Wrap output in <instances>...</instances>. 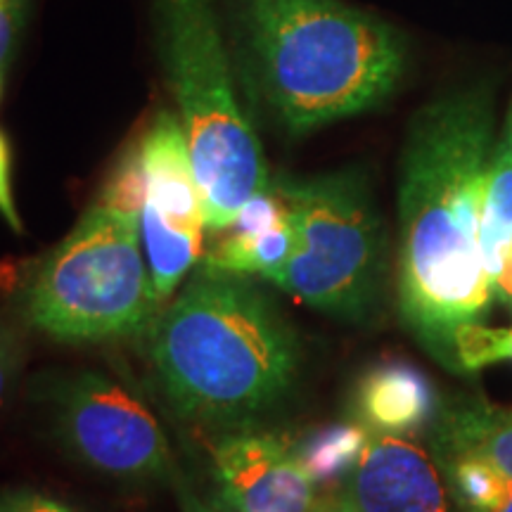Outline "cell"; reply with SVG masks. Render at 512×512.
<instances>
[{
  "instance_id": "cell-1",
  "label": "cell",
  "mask_w": 512,
  "mask_h": 512,
  "mask_svg": "<svg viewBox=\"0 0 512 512\" xmlns=\"http://www.w3.org/2000/svg\"><path fill=\"white\" fill-rule=\"evenodd\" d=\"M494 145V93L475 86L427 102L401 152L399 313L420 347L456 375L460 332L484 325L496 302L482 252Z\"/></svg>"
},
{
  "instance_id": "cell-2",
  "label": "cell",
  "mask_w": 512,
  "mask_h": 512,
  "mask_svg": "<svg viewBox=\"0 0 512 512\" xmlns=\"http://www.w3.org/2000/svg\"><path fill=\"white\" fill-rule=\"evenodd\" d=\"M147 358L181 418L226 430L273 411L302 363L297 335L268 294L245 275L200 266L147 330Z\"/></svg>"
},
{
  "instance_id": "cell-3",
  "label": "cell",
  "mask_w": 512,
  "mask_h": 512,
  "mask_svg": "<svg viewBox=\"0 0 512 512\" xmlns=\"http://www.w3.org/2000/svg\"><path fill=\"white\" fill-rule=\"evenodd\" d=\"M254 91L294 138L392 98L401 31L344 0H233Z\"/></svg>"
},
{
  "instance_id": "cell-4",
  "label": "cell",
  "mask_w": 512,
  "mask_h": 512,
  "mask_svg": "<svg viewBox=\"0 0 512 512\" xmlns=\"http://www.w3.org/2000/svg\"><path fill=\"white\" fill-rule=\"evenodd\" d=\"M159 60L178 105L211 233L271 185L264 147L238 98L216 0H152Z\"/></svg>"
},
{
  "instance_id": "cell-5",
  "label": "cell",
  "mask_w": 512,
  "mask_h": 512,
  "mask_svg": "<svg viewBox=\"0 0 512 512\" xmlns=\"http://www.w3.org/2000/svg\"><path fill=\"white\" fill-rule=\"evenodd\" d=\"M159 309L138 216L102 202L38 261L19 292L29 328L57 342L145 335Z\"/></svg>"
},
{
  "instance_id": "cell-6",
  "label": "cell",
  "mask_w": 512,
  "mask_h": 512,
  "mask_svg": "<svg viewBox=\"0 0 512 512\" xmlns=\"http://www.w3.org/2000/svg\"><path fill=\"white\" fill-rule=\"evenodd\" d=\"M287 204L294 252L273 285L328 316L366 320L380 302L387 238L358 169L273 181Z\"/></svg>"
},
{
  "instance_id": "cell-7",
  "label": "cell",
  "mask_w": 512,
  "mask_h": 512,
  "mask_svg": "<svg viewBox=\"0 0 512 512\" xmlns=\"http://www.w3.org/2000/svg\"><path fill=\"white\" fill-rule=\"evenodd\" d=\"M41 389L57 441L81 465L124 484L174 486L181 477L157 415L131 384L79 370Z\"/></svg>"
},
{
  "instance_id": "cell-8",
  "label": "cell",
  "mask_w": 512,
  "mask_h": 512,
  "mask_svg": "<svg viewBox=\"0 0 512 512\" xmlns=\"http://www.w3.org/2000/svg\"><path fill=\"white\" fill-rule=\"evenodd\" d=\"M209 470L226 512H320L316 484L280 432L226 430L211 446Z\"/></svg>"
},
{
  "instance_id": "cell-9",
  "label": "cell",
  "mask_w": 512,
  "mask_h": 512,
  "mask_svg": "<svg viewBox=\"0 0 512 512\" xmlns=\"http://www.w3.org/2000/svg\"><path fill=\"white\" fill-rule=\"evenodd\" d=\"M342 498L358 512H458L432 451L408 434L370 432Z\"/></svg>"
},
{
  "instance_id": "cell-10",
  "label": "cell",
  "mask_w": 512,
  "mask_h": 512,
  "mask_svg": "<svg viewBox=\"0 0 512 512\" xmlns=\"http://www.w3.org/2000/svg\"><path fill=\"white\" fill-rule=\"evenodd\" d=\"M136 145L145 181V200L140 209L155 211L192 230L207 228L202 190L178 114L159 110Z\"/></svg>"
},
{
  "instance_id": "cell-11",
  "label": "cell",
  "mask_w": 512,
  "mask_h": 512,
  "mask_svg": "<svg viewBox=\"0 0 512 512\" xmlns=\"http://www.w3.org/2000/svg\"><path fill=\"white\" fill-rule=\"evenodd\" d=\"M441 399L430 377L413 363L380 361L358 377L351 413L370 432L411 434L430 427Z\"/></svg>"
},
{
  "instance_id": "cell-12",
  "label": "cell",
  "mask_w": 512,
  "mask_h": 512,
  "mask_svg": "<svg viewBox=\"0 0 512 512\" xmlns=\"http://www.w3.org/2000/svg\"><path fill=\"white\" fill-rule=\"evenodd\" d=\"M430 448L477 458L512 477V411L477 394L441 401L430 425Z\"/></svg>"
},
{
  "instance_id": "cell-13",
  "label": "cell",
  "mask_w": 512,
  "mask_h": 512,
  "mask_svg": "<svg viewBox=\"0 0 512 512\" xmlns=\"http://www.w3.org/2000/svg\"><path fill=\"white\" fill-rule=\"evenodd\" d=\"M138 226L152 285L159 304H164L178 290L185 275L200 264L204 235L202 230L178 226L150 209H140Z\"/></svg>"
},
{
  "instance_id": "cell-14",
  "label": "cell",
  "mask_w": 512,
  "mask_h": 512,
  "mask_svg": "<svg viewBox=\"0 0 512 512\" xmlns=\"http://www.w3.org/2000/svg\"><path fill=\"white\" fill-rule=\"evenodd\" d=\"M368 439L370 430L361 422H332V425L313 430L302 441H294V448L313 484L335 486L351 477Z\"/></svg>"
},
{
  "instance_id": "cell-15",
  "label": "cell",
  "mask_w": 512,
  "mask_h": 512,
  "mask_svg": "<svg viewBox=\"0 0 512 512\" xmlns=\"http://www.w3.org/2000/svg\"><path fill=\"white\" fill-rule=\"evenodd\" d=\"M512 235V102L505 114L501 133L496 136L489 159L484 188L482 252L486 271L496 264L498 254ZM491 278V275H489Z\"/></svg>"
},
{
  "instance_id": "cell-16",
  "label": "cell",
  "mask_w": 512,
  "mask_h": 512,
  "mask_svg": "<svg viewBox=\"0 0 512 512\" xmlns=\"http://www.w3.org/2000/svg\"><path fill=\"white\" fill-rule=\"evenodd\" d=\"M432 456L444 472L458 512H512V477L460 453L432 451Z\"/></svg>"
},
{
  "instance_id": "cell-17",
  "label": "cell",
  "mask_w": 512,
  "mask_h": 512,
  "mask_svg": "<svg viewBox=\"0 0 512 512\" xmlns=\"http://www.w3.org/2000/svg\"><path fill=\"white\" fill-rule=\"evenodd\" d=\"M460 373H475L484 366H494L498 361H512V328H484L472 325L460 332L456 342Z\"/></svg>"
},
{
  "instance_id": "cell-18",
  "label": "cell",
  "mask_w": 512,
  "mask_h": 512,
  "mask_svg": "<svg viewBox=\"0 0 512 512\" xmlns=\"http://www.w3.org/2000/svg\"><path fill=\"white\" fill-rule=\"evenodd\" d=\"M143 200H145L143 166H140L138 145H133L128 147L126 155L119 159V164L114 166L110 178H107L100 202L138 216L140 207H143Z\"/></svg>"
},
{
  "instance_id": "cell-19",
  "label": "cell",
  "mask_w": 512,
  "mask_h": 512,
  "mask_svg": "<svg viewBox=\"0 0 512 512\" xmlns=\"http://www.w3.org/2000/svg\"><path fill=\"white\" fill-rule=\"evenodd\" d=\"M0 512H79L62 498L48 491L17 486V489L0 491Z\"/></svg>"
},
{
  "instance_id": "cell-20",
  "label": "cell",
  "mask_w": 512,
  "mask_h": 512,
  "mask_svg": "<svg viewBox=\"0 0 512 512\" xmlns=\"http://www.w3.org/2000/svg\"><path fill=\"white\" fill-rule=\"evenodd\" d=\"M19 373H22V344L15 330L0 320V408L15 392Z\"/></svg>"
},
{
  "instance_id": "cell-21",
  "label": "cell",
  "mask_w": 512,
  "mask_h": 512,
  "mask_svg": "<svg viewBox=\"0 0 512 512\" xmlns=\"http://www.w3.org/2000/svg\"><path fill=\"white\" fill-rule=\"evenodd\" d=\"M0 216L12 228V233H24L22 216H19L15 202V188H12V147L3 131H0Z\"/></svg>"
},
{
  "instance_id": "cell-22",
  "label": "cell",
  "mask_w": 512,
  "mask_h": 512,
  "mask_svg": "<svg viewBox=\"0 0 512 512\" xmlns=\"http://www.w3.org/2000/svg\"><path fill=\"white\" fill-rule=\"evenodd\" d=\"M24 15H27V0H0V72L8 67Z\"/></svg>"
},
{
  "instance_id": "cell-23",
  "label": "cell",
  "mask_w": 512,
  "mask_h": 512,
  "mask_svg": "<svg viewBox=\"0 0 512 512\" xmlns=\"http://www.w3.org/2000/svg\"><path fill=\"white\" fill-rule=\"evenodd\" d=\"M491 285H494V299L508 306L512 311V235L505 242L501 254H498L496 264L491 266Z\"/></svg>"
},
{
  "instance_id": "cell-24",
  "label": "cell",
  "mask_w": 512,
  "mask_h": 512,
  "mask_svg": "<svg viewBox=\"0 0 512 512\" xmlns=\"http://www.w3.org/2000/svg\"><path fill=\"white\" fill-rule=\"evenodd\" d=\"M174 491H176L178 505H181V512H221V510H216L214 505L204 503L202 498L190 489V484L185 482L183 475L174 482Z\"/></svg>"
},
{
  "instance_id": "cell-25",
  "label": "cell",
  "mask_w": 512,
  "mask_h": 512,
  "mask_svg": "<svg viewBox=\"0 0 512 512\" xmlns=\"http://www.w3.org/2000/svg\"><path fill=\"white\" fill-rule=\"evenodd\" d=\"M320 512H358V510L351 508V505L342 498V501L335 503V505H328V508H320Z\"/></svg>"
},
{
  "instance_id": "cell-26",
  "label": "cell",
  "mask_w": 512,
  "mask_h": 512,
  "mask_svg": "<svg viewBox=\"0 0 512 512\" xmlns=\"http://www.w3.org/2000/svg\"><path fill=\"white\" fill-rule=\"evenodd\" d=\"M0 98H3V72H0Z\"/></svg>"
}]
</instances>
